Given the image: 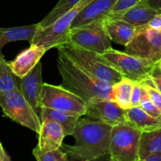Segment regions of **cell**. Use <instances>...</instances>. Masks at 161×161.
<instances>
[{
    "mask_svg": "<svg viewBox=\"0 0 161 161\" xmlns=\"http://www.w3.org/2000/svg\"><path fill=\"white\" fill-rule=\"evenodd\" d=\"M112 127L100 121L80 117L72 135L75 144L62 143L61 149L69 160L90 161L109 157Z\"/></svg>",
    "mask_w": 161,
    "mask_h": 161,
    "instance_id": "6da1fadb",
    "label": "cell"
},
{
    "mask_svg": "<svg viewBox=\"0 0 161 161\" xmlns=\"http://www.w3.org/2000/svg\"><path fill=\"white\" fill-rule=\"evenodd\" d=\"M58 70L62 77L61 86L91 103L98 99L113 100L112 86L98 80L58 49Z\"/></svg>",
    "mask_w": 161,
    "mask_h": 161,
    "instance_id": "7a4b0ae2",
    "label": "cell"
},
{
    "mask_svg": "<svg viewBox=\"0 0 161 161\" xmlns=\"http://www.w3.org/2000/svg\"><path fill=\"white\" fill-rule=\"evenodd\" d=\"M57 48L62 50L77 64L105 83L113 85L120 81L124 77L96 52L69 42H64Z\"/></svg>",
    "mask_w": 161,
    "mask_h": 161,
    "instance_id": "3957f363",
    "label": "cell"
},
{
    "mask_svg": "<svg viewBox=\"0 0 161 161\" xmlns=\"http://www.w3.org/2000/svg\"><path fill=\"white\" fill-rule=\"evenodd\" d=\"M100 55L123 76L137 83L148 80L151 71L157 64L156 61L130 54L127 52L119 51L113 48Z\"/></svg>",
    "mask_w": 161,
    "mask_h": 161,
    "instance_id": "277c9868",
    "label": "cell"
},
{
    "mask_svg": "<svg viewBox=\"0 0 161 161\" xmlns=\"http://www.w3.org/2000/svg\"><path fill=\"white\" fill-rule=\"evenodd\" d=\"M0 106L5 116L39 135L42 121L20 89L0 94Z\"/></svg>",
    "mask_w": 161,
    "mask_h": 161,
    "instance_id": "5b68a950",
    "label": "cell"
},
{
    "mask_svg": "<svg viewBox=\"0 0 161 161\" xmlns=\"http://www.w3.org/2000/svg\"><path fill=\"white\" fill-rule=\"evenodd\" d=\"M141 134L142 131L127 122L113 126L109 160L138 161Z\"/></svg>",
    "mask_w": 161,
    "mask_h": 161,
    "instance_id": "8992f818",
    "label": "cell"
},
{
    "mask_svg": "<svg viewBox=\"0 0 161 161\" xmlns=\"http://www.w3.org/2000/svg\"><path fill=\"white\" fill-rule=\"evenodd\" d=\"M93 0H80L74 7L45 28H39L31 44L43 46L47 50L67 42L72 23L80 13Z\"/></svg>",
    "mask_w": 161,
    "mask_h": 161,
    "instance_id": "52a82bcc",
    "label": "cell"
},
{
    "mask_svg": "<svg viewBox=\"0 0 161 161\" xmlns=\"http://www.w3.org/2000/svg\"><path fill=\"white\" fill-rule=\"evenodd\" d=\"M67 42L102 54L112 47V40L104 20L69 29Z\"/></svg>",
    "mask_w": 161,
    "mask_h": 161,
    "instance_id": "ba28073f",
    "label": "cell"
},
{
    "mask_svg": "<svg viewBox=\"0 0 161 161\" xmlns=\"http://www.w3.org/2000/svg\"><path fill=\"white\" fill-rule=\"evenodd\" d=\"M42 107L53 108L82 117L86 114L87 103L80 96L61 85L54 86L43 83L41 97V108Z\"/></svg>",
    "mask_w": 161,
    "mask_h": 161,
    "instance_id": "9c48e42d",
    "label": "cell"
},
{
    "mask_svg": "<svg viewBox=\"0 0 161 161\" xmlns=\"http://www.w3.org/2000/svg\"><path fill=\"white\" fill-rule=\"evenodd\" d=\"M125 52L157 62L161 58V31L146 25L138 27Z\"/></svg>",
    "mask_w": 161,
    "mask_h": 161,
    "instance_id": "30bf717a",
    "label": "cell"
},
{
    "mask_svg": "<svg viewBox=\"0 0 161 161\" xmlns=\"http://www.w3.org/2000/svg\"><path fill=\"white\" fill-rule=\"evenodd\" d=\"M85 116L115 126L127 122V109L121 108L115 101L98 99L88 104Z\"/></svg>",
    "mask_w": 161,
    "mask_h": 161,
    "instance_id": "8fae6325",
    "label": "cell"
},
{
    "mask_svg": "<svg viewBox=\"0 0 161 161\" xmlns=\"http://www.w3.org/2000/svg\"><path fill=\"white\" fill-rule=\"evenodd\" d=\"M42 69V63L39 61L29 73L20 78V91L37 113H40L41 97L43 89Z\"/></svg>",
    "mask_w": 161,
    "mask_h": 161,
    "instance_id": "7c38bea8",
    "label": "cell"
},
{
    "mask_svg": "<svg viewBox=\"0 0 161 161\" xmlns=\"http://www.w3.org/2000/svg\"><path fill=\"white\" fill-rule=\"evenodd\" d=\"M47 51L43 46L31 44L28 49L19 53L14 61L8 64L17 76L23 78L34 69Z\"/></svg>",
    "mask_w": 161,
    "mask_h": 161,
    "instance_id": "4fadbf2b",
    "label": "cell"
},
{
    "mask_svg": "<svg viewBox=\"0 0 161 161\" xmlns=\"http://www.w3.org/2000/svg\"><path fill=\"white\" fill-rule=\"evenodd\" d=\"M118 0H93L86 6L71 25L70 28L104 20L112 12Z\"/></svg>",
    "mask_w": 161,
    "mask_h": 161,
    "instance_id": "5bb4252c",
    "label": "cell"
},
{
    "mask_svg": "<svg viewBox=\"0 0 161 161\" xmlns=\"http://www.w3.org/2000/svg\"><path fill=\"white\" fill-rule=\"evenodd\" d=\"M161 11L149 6L143 0L130 9L120 13H110L106 17L120 19L135 27L147 25L149 20ZM105 17V18H106Z\"/></svg>",
    "mask_w": 161,
    "mask_h": 161,
    "instance_id": "9a60e30c",
    "label": "cell"
},
{
    "mask_svg": "<svg viewBox=\"0 0 161 161\" xmlns=\"http://www.w3.org/2000/svg\"><path fill=\"white\" fill-rule=\"evenodd\" d=\"M65 134L58 123L53 120H44L39 133L38 147L42 152L53 150L61 148Z\"/></svg>",
    "mask_w": 161,
    "mask_h": 161,
    "instance_id": "2e32d148",
    "label": "cell"
},
{
    "mask_svg": "<svg viewBox=\"0 0 161 161\" xmlns=\"http://www.w3.org/2000/svg\"><path fill=\"white\" fill-rule=\"evenodd\" d=\"M104 23L112 42L125 47L133 39L138 28L120 19L106 17Z\"/></svg>",
    "mask_w": 161,
    "mask_h": 161,
    "instance_id": "e0dca14e",
    "label": "cell"
},
{
    "mask_svg": "<svg viewBox=\"0 0 161 161\" xmlns=\"http://www.w3.org/2000/svg\"><path fill=\"white\" fill-rule=\"evenodd\" d=\"M127 123L140 131H150L161 127V118L154 117L140 106L127 109Z\"/></svg>",
    "mask_w": 161,
    "mask_h": 161,
    "instance_id": "ac0fdd59",
    "label": "cell"
},
{
    "mask_svg": "<svg viewBox=\"0 0 161 161\" xmlns=\"http://www.w3.org/2000/svg\"><path fill=\"white\" fill-rule=\"evenodd\" d=\"M39 28V23L15 28H0V55H3V47L10 42L26 40L31 44Z\"/></svg>",
    "mask_w": 161,
    "mask_h": 161,
    "instance_id": "d6986e66",
    "label": "cell"
},
{
    "mask_svg": "<svg viewBox=\"0 0 161 161\" xmlns=\"http://www.w3.org/2000/svg\"><path fill=\"white\" fill-rule=\"evenodd\" d=\"M39 117L42 122L44 120H53L58 123L64 129L65 136H72L77 122L80 118V116L47 107L41 108Z\"/></svg>",
    "mask_w": 161,
    "mask_h": 161,
    "instance_id": "ffe728a7",
    "label": "cell"
},
{
    "mask_svg": "<svg viewBox=\"0 0 161 161\" xmlns=\"http://www.w3.org/2000/svg\"><path fill=\"white\" fill-rule=\"evenodd\" d=\"M152 153H161V127L141 134L138 161H142L146 156Z\"/></svg>",
    "mask_w": 161,
    "mask_h": 161,
    "instance_id": "44dd1931",
    "label": "cell"
},
{
    "mask_svg": "<svg viewBox=\"0 0 161 161\" xmlns=\"http://www.w3.org/2000/svg\"><path fill=\"white\" fill-rule=\"evenodd\" d=\"M135 82L126 77L112 86L113 100L121 108L128 109L131 107V94Z\"/></svg>",
    "mask_w": 161,
    "mask_h": 161,
    "instance_id": "7402d4cb",
    "label": "cell"
},
{
    "mask_svg": "<svg viewBox=\"0 0 161 161\" xmlns=\"http://www.w3.org/2000/svg\"><path fill=\"white\" fill-rule=\"evenodd\" d=\"M20 78L11 70L3 56H0V94L20 89Z\"/></svg>",
    "mask_w": 161,
    "mask_h": 161,
    "instance_id": "603a6c76",
    "label": "cell"
},
{
    "mask_svg": "<svg viewBox=\"0 0 161 161\" xmlns=\"http://www.w3.org/2000/svg\"><path fill=\"white\" fill-rule=\"evenodd\" d=\"M80 1V0H60L53 9L39 22V28H45L51 25L74 7Z\"/></svg>",
    "mask_w": 161,
    "mask_h": 161,
    "instance_id": "cb8c5ba5",
    "label": "cell"
},
{
    "mask_svg": "<svg viewBox=\"0 0 161 161\" xmlns=\"http://www.w3.org/2000/svg\"><path fill=\"white\" fill-rule=\"evenodd\" d=\"M32 153L38 161H69L67 154L61 148L47 152H42L37 146L33 149Z\"/></svg>",
    "mask_w": 161,
    "mask_h": 161,
    "instance_id": "d4e9b609",
    "label": "cell"
},
{
    "mask_svg": "<svg viewBox=\"0 0 161 161\" xmlns=\"http://www.w3.org/2000/svg\"><path fill=\"white\" fill-rule=\"evenodd\" d=\"M139 106L141 107L144 111H146V113H149V115H151V116H154V117L161 118V112L158 109V108L154 105L153 102L151 101L147 91L144 89L143 86L142 94V98L141 101H140Z\"/></svg>",
    "mask_w": 161,
    "mask_h": 161,
    "instance_id": "484cf974",
    "label": "cell"
},
{
    "mask_svg": "<svg viewBox=\"0 0 161 161\" xmlns=\"http://www.w3.org/2000/svg\"><path fill=\"white\" fill-rule=\"evenodd\" d=\"M140 83L144 87V89L147 91L151 101L153 102L154 105L161 112V93L149 82V79Z\"/></svg>",
    "mask_w": 161,
    "mask_h": 161,
    "instance_id": "4316f807",
    "label": "cell"
},
{
    "mask_svg": "<svg viewBox=\"0 0 161 161\" xmlns=\"http://www.w3.org/2000/svg\"><path fill=\"white\" fill-rule=\"evenodd\" d=\"M142 1L143 0H118L111 13L124 12Z\"/></svg>",
    "mask_w": 161,
    "mask_h": 161,
    "instance_id": "83f0119b",
    "label": "cell"
},
{
    "mask_svg": "<svg viewBox=\"0 0 161 161\" xmlns=\"http://www.w3.org/2000/svg\"><path fill=\"white\" fill-rule=\"evenodd\" d=\"M149 80L157 90L161 93V69L157 65L151 71Z\"/></svg>",
    "mask_w": 161,
    "mask_h": 161,
    "instance_id": "f1b7e54d",
    "label": "cell"
},
{
    "mask_svg": "<svg viewBox=\"0 0 161 161\" xmlns=\"http://www.w3.org/2000/svg\"><path fill=\"white\" fill-rule=\"evenodd\" d=\"M142 94V86L141 83L135 82L131 94V107L139 106Z\"/></svg>",
    "mask_w": 161,
    "mask_h": 161,
    "instance_id": "f546056e",
    "label": "cell"
},
{
    "mask_svg": "<svg viewBox=\"0 0 161 161\" xmlns=\"http://www.w3.org/2000/svg\"><path fill=\"white\" fill-rule=\"evenodd\" d=\"M146 25L153 29L161 31V12L154 16Z\"/></svg>",
    "mask_w": 161,
    "mask_h": 161,
    "instance_id": "4dcf8cb0",
    "label": "cell"
},
{
    "mask_svg": "<svg viewBox=\"0 0 161 161\" xmlns=\"http://www.w3.org/2000/svg\"><path fill=\"white\" fill-rule=\"evenodd\" d=\"M142 161H161V153H152L146 156Z\"/></svg>",
    "mask_w": 161,
    "mask_h": 161,
    "instance_id": "1f68e13d",
    "label": "cell"
},
{
    "mask_svg": "<svg viewBox=\"0 0 161 161\" xmlns=\"http://www.w3.org/2000/svg\"><path fill=\"white\" fill-rule=\"evenodd\" d=\"M10 160V157L8 155L7 153L5 151L3 145L0 142V161H9Z\"/></svg>",
    "mask_w": 161,
    "mask_h": 161,
    "instance_id": "d6a6232c",
    "label": "cell"
},
{
    "mask_svg": "<svg viewBox=\"0 0 161 161\" xmlns=\"http://www.w3.org/2000/svg\"><path fill=\"white\" fill-rule=\"evenodd\" d=\"M144 1L152 7L161 11V0H144Z\"/></svg>",
    "mask_w": 161,
    "mask_h": 161,
    "instance_id": "836d02e7",
    "label": "cell"
},
{
    "mask_svg": "<svg viewBox=\"0 0 161 161\" xmlns=\"http://www.w3.org/2000/svg\"><path fill=\"white\" fill-rule=\"evenodd\" d=\"M157 66L161 69V58L159 59V61H157Z\"/></svg>",
    "mask_w": 161,
    "mask_h": 161,
    "instance_id": "e575fe53",
    "label": "cell"
},
{
    "mask_svg": "<svg viewBox=\"0 0 161 161\" xmlns=\"http://www.w3.org/2000/svg\"><path fill=\"white\" fill-rule=\"evenodd\" d=\"M0 56H2V55H0Z\"/></svg>",
    "mask_w": 161,
    "mask_h": 161,
    "instance_id": "d590c367",
    "label": "cell"
}]
</instances>
